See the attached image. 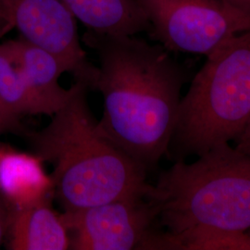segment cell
Segmentation results:
<instances>
[{
    "label": "cell",
    "instance_id": "obj_10",
    "mask_svg": "<svg viewBox=\"0 0 250 250\" xmlns=\"http://www.w3.org/2000/svg\"><path fill=\"white\" fill-rule=\"evenodd\" d=\"M11 43L26 78L36 115L52 116L72 95V86L65 89L60 84V78L65 72L62 64L53 55L22 37L11 40Z\"/></svg>",
    "mask_w": 250,
    "mask_h": 250
},
{
    "label": "cell",
    "instance_id": "obj_15",
    "mask_svg": "<svg viewBox=\"0 0 250 250\" xmlns=\"http://www.w3.org/2000/svg\"><path fill=\"white\" fill-rule=\"evenodd\" d=\"M235 142H236L235 148L237 150L250 155V120L244 133Z\"/></svg>",
    "mask_w": 250,
    "mask_h": 250
},
{
    "label": "cell",
    "instance_id": "obj_9",
    "mask_svg": "<svg viewBox=\"0 0 250 250\" xmlns=\"http://www.w3.org/2000/svg\"><path fill=\"white\" fill-rule=\"evenodd\" d=\"M53 197L26 208L10 210L6 238L12 250H66L70 236L62 214L52 208Z\"/></svg>",
    "mask_w": 250,
    "mask_h": 250
},
{
    "label": "cell",
    "instance_id": "obj_8",
    "mask_svg": "<svg viewBox=\"0 0 250 250\" xmlns=\"http://www.w3.org/2000/svg\"><path fill=\"white\" fill-rule=\"evenodd\" d=\"M36 154L0 146V196L10 210L54 197L53 183Z\"/></svg>",
    "mask_w": 250,
    "mask_h": 250
},
{
    "label": "cell",
    "instance_id": "obj_11",
    "mask_svg": "<svg viewBox=\"0 0 250 250\" xmlns=\"http://www.w3.org/2000/svg\"><path fill=\"white\" fill-rule=\"evenodd\" d=\"M87 30L116 36L149 32L150 25L134 0H60Z\"/></svg>",
    "mask_w": 250,
    "mask_h": 250
},
{
    "label": "cell",
    "instance_id": "obj_2",
    "mask_svg": "<svg viewBox=\"0 0 250 250\" xmlns=\"http://www.w3.org/2000/svg\"><path fill=\"white\" fill-rule=\"evenodd\" d=\"M72 86L49 125L25 135L36 156L52 166L54 197L63 212L153 195L148 170L99 132L87 101L88 84L75 81Z\"/></svg>",
    "mask_w": 250,
    "mask_h": 250
},
{
    "label": "cell",
    "instance_id": "obj_17",
    "mask_svg": "<svg viewBox=\"0 0 250 250\" xmlns=\"http://www.w3.org/2000/svg\"><path fill=\"white\" fill-rule=\"evenodd\" d=\"M0 128L2 132H11L17 134V132L13 125L9 123V120L4 115V113L0 109Z\"/></svg>",
    "mask_w": 250,
    "mask_h": 250
},
{
    "label": "cell",
    "instance_id": "obj_19",
    "mask_svg": "<svg viewBox=\"0 0 250 250\" xmlns=\"http://www.w3.org/2000/svg\"><path fill=\"white\" fill-rule=\"evenodd\" d=\"M247 232H248V233H249V234L250 235V229L249 230V231H247Z\"/></svg>",
    "mask_w": 250,
    "mask_h": 250
},
{
    "label": "cell",
    "instance_id": "obj_6",
    "mask_svg": "<svg viewBox=\"0 0 250 250\" xmlns=\"http://www.w3.org/2000/svg\"><path fill=\"white\" fill-rule=\"evenodd\" d=\"M160 211L154 192L151 196L124 197L63 212L62 218L71 250H141Z\"/></svg>",
    "mask_w": 250,
    "mask_h": 250
},
{
    "label": "cell",
    "instance_id": "obj_1",
    "mask_svg": "<svg viewBox=\"0 0 250 250\" xmlns=\"http://www.w3.org/2000/svg\"><path fill=\"white\" fill-rule=\"evenodd\" d=\"M83 40L99 58L92 90L104 99L99 132L151 170L168 151L187 72L164 46L135 36L87 30Z\"/></svg>",
    "mask_w": 250,
    "mask_h": 250
},
{
    "label": "cell",
    "instance_id": "obj_4",
    "mask_svg": "<svg viewBox=\"0 0 250 250\" xmlns=\"http://www.w3.org/2000/svg\"><path fill=\"white\" fill-rule=\"evenodd\" d=\"M154 187L165 232L196 226L250 229V155L229 144L215 146L192 163L175 161Z\"/></svg>",
    "mask_w": 250,
    "mask_h": 250
},
{
    "label": "cell",
    "instance_id": "obj_20",
    "mask_svg": "<svg viewBox=\"0 0 250 250\" xmlns=\"http://www.w3.org/2000/svg\"><path fill=\"white\" fill-rule=\"evenodd\" d=\"M0 132H2V131H1V128H0Z\"/></svg>",
    "mask_w": 250,
    "mask_h": 250
},
{
    "label": "cell",
    "instance_id": "obj_5",
    "mask_svg": "<svg viewBox=\"0 0 250 250\" xmlns=\"http://www.w3.org/2000/svg\"><path fill=\"white\" fill-rule=\"evenodd\" d=\"M149 34L167 50L208 56L230 37L250 30V15L225 0H134Z\"/></svg>",
    "mask_w": 250,
    "mask_h": 250
},
{
    "label": "cell",
    "instance_id": "obj_3",
    "mask_svg": "<svg viewBox=\"0 0 250 250\" xmlns=\"http://www.w3.org/2000/svg\"><path fill=\"white\" fill-rule=\"evenodd\" d=\"M181 99L168 146L173 162L236 141L250 120V30L208 54Z\"/></svg>",
    "mask_w": 250,
    "mask_h": 250
},
{
    "label": "cell",
    "instance_id": "obj_13",
    "mask_svg": "<svg viewBox=\"0 0 250 250\" xmlns=\"http://www.w3.org/2000/svg\"><path fill=\"white\" fill-rule=\"evenodd\" d=\"M0 109L17 134L29 131L21 124L26 115H36L26 78L11 40L0 44Z\"/></svg>",
    "mask_w": 250,
    "mask_h": 250
},
{
    "label": "cell",
    "instance_id": "obj_7",
    "mask_svg": "<svg viewBox=\"0 0 250 250\" xmlns=\"http://www.w3.org/2000/svg\"><path fill=\"white\" fill-rule=\"evenodd\" d=\"M3 15L21 37L53 55L65 72L93 88L98 67L81 45L77 20L60 0H9Z\"/></svg>",
    "mask_w": 250,
    "mask_h": 250
},
{
    "label": "cell",
    "instance_id": "obj_14",
    "mask_svg": "<svg viewBox=\"0 0 250 250\" xmlns=\"http://www.w3.org/2000/svg\"><path fill=\"white\" fill-rule=\"evenodd\" d=\"M10 209L4 201L3 197L0 196V246L7 236L9 230Z\"/></svg>",
    "mask_w": 250,
    "mask_h": 250
},
{
    "label": "cell",
    "instance_id": "obj_18",
    "mask_svg": "<svg viewBox=\"0 0 250 250\" xmlns=\"http://www.w3.org/2000/svg\"><path fill=\"white\" fill-rule=\"evenodd\" d=\"M11 30V27L2 19L0 18V36L6 35L8 32Z\"/></svg>",
    "mask_w": 250,
    "mask_h": 250
},
{
    "label": "cell",
    "instance_id": "obj_16",
    "mask_svg": "<svg viewBox=\"0 0 250 250\" xmlns=\"http://www.w3.org/2000/svg\"><path fill=\"white\" fill-rule=\"evenodd\" d=\"M236 9L250 15V0H225Z\"/></svg>",
    "mask_w": 250,
    "mask_h": 250
},
{
    "label": "cell",
    "instance_id": "obj_12",
    "mask_svg": "<svg viewBox=\"0 0 250 250\" xmlns=\"http://www.w3.org/2000/svg\"><path fill=\"white\" fill-rule=\"evenodd\" d=\"M141 250H250V235L210 226H196L177 233L153 230Z\"/></svg>",
    "mask_w": 250,
    "mask_h": 250
}]
</instances>
